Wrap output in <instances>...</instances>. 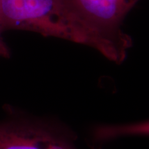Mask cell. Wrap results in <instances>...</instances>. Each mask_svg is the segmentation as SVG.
Listing matches in <instances>:
<instances>
[{
	"mask_svg": "<svg viewBox=\"0 0 149 149\" xmlns=\"http://www.w3.org/2000/svg\"><path fill=\"white\" fill-rule=\"evenodd\" d=\"M0 1H1V0H0Z\"/></svg>",
	"mask_w": 149,
	"mask_h": 149,
	"instance_id": "8992f818",
	"label": "cell"
},
{
	"mask_svg": "<svg viewBox=\"0 0 149 149\" xmlns=\"http://www.w3.org/2000/svg\"><path fill=\"white\" fill-rule=\"evenodd\" d=\"M0 120V149H78L77 136L58 122L10 107Z\"/></svg>",
	"mask_w": 149,
	"mask_h": 149,
	"instance_id": "7a4b0ae2",
	"label": "cell"
},
{
	"mask_svg": "<svg viewBox=\"0 0 149 149\" xmlns=\"http://www.w3.org/2000/svg\"><path fill=\"white\" fill-rule=\"evenodd\" d=\"M126 136H149V120L124 124H104L98 126L93 130V137L99 141Z\"/></svg>",
	"mask_w": 149,
	"mask_h": 149,
	"instance_id": "277c9868",
	"label": "cell"
},
{
	"mask_svg": "<svg viewBox=\"0 0 149 149\" xmlns=\"http://www.w3.org/2000/svg\"><path fill=\"white\" fill-rule=\"evenodd\" d=\"M1 33L2 32L0 30V57H3V58H9L10 57V50L6 43L3 42L1 35Z\"/></svg>",
	"mask_w": 149,
	"mask_h": 149,
	"instance_id": "5b68a950",
	"label": "cell"
},
{
	"mask_svg": "<svg viewBox=\"0 0 149 149\" xmlns=\"http://www.w3.org/2000/svg\"><path fill=\"white\" fill-rule=\"evenodd\" d=\"M87 22L104 32L125 35L121 29L123 20L139 0H68Z\"/></svg>",
	"mask_w": 149,
	"mask_h": 149,
	"instance_id": "3957f363",
	"label": "cell"
},
{
	"mask_svg": "<svg viewBox=\"0 0 149 149\" xmlns=\"http://www.w3.org/2000/svg\"><path fill=\"white\" fill-rule=\"evenodd\" d=\"M0 30H22L92 47L118 63L125 53L120 37L85 20L68 0H1Z\"/></svg>",
	"mask_w": 149,
	"mask_h": 149,
	"instance_id": "6da1fadb",
	"label": "cell"
}]
</instances>
